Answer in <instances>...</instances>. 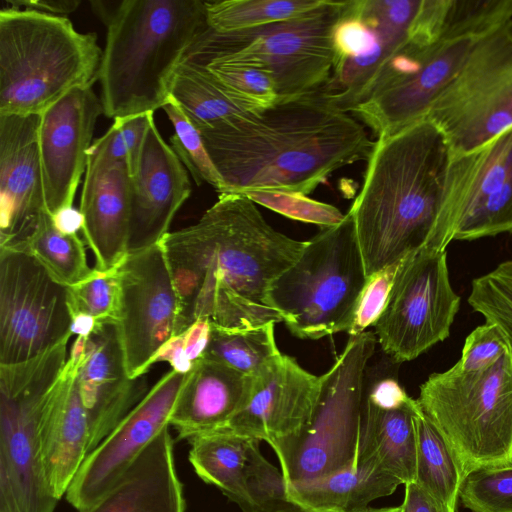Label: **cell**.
<instances>
[{
	"mask_svg": "<svg viewBox=\"0 0 512 512\" xmlns=\"http://www.w3.org/2000/svg\"><path fill=\"white\" fill-rule=\"evenodd\" d=\"M51 217L55 227L60 232L68 235L77 234L84 225L82 212L74 206L64 207Z\"/></svg>",
	"mask_w": 512,
	"mask_h": 512,
	"instance_id": "681fc988",
	"label": "cell"
},
{
	"mask_svg": "<svg viewBox=\"0 0 512 512\" xmlns=\"http://www.w3.org/2000/svg\"><path fill=\"white\" fill-rule=\"evenodd\" d=\"M404 486L405 494L401 504L402 512H445L415 481Z\"/></svg>",
	"mask_w": 512,
	"mask_h": 512,
	"instance_id": "7dc6e473",
	"label": "cell"
},
{
	"mask_svg": "<svg viewBox=\"0 0 512 512\" xmlns=\"http://www.w3.org/2000/svg\"><path fill=\"white\" fill-rule=\"evenodd\" d=\"M67 286L30 254L0 248V365L28 361L72 333Z\"/></svg>",
	"mask_w": 512,
	"mask_h": 512,
	"instance_id": "7c38bea8",
	"label": "cell"
},
{
	"mask_svg": "<svg viewBox=\"0 0 512 512\" xmlns=\"http://www.w3.org/2000/svg\"><path fill=\"white\" fill-rule=\"evenodd\" d=\"M422 411L445 438L464 473L505 467L512 452V349L492 367L465 372L456 363L421 385Z\"/></svg>",
	"mask_w": 512,
	"mask_h": 512,
	"instance_id": "52a82bcc",
	"label": "cell"
},
{
	"mask_svg": "<svg viewBox=\"0 0 512 512\" xmlns=\"http://www.w3.org/2000/svg\"><path fill=\"white\" fill-rule=\"evenodd\" d=\"M121 284L118 266L108 271H97L87 279L67 287L71 315L85 313L97 323L116 322L120 311Z\"/></svg>",
	"mask_w": 512,
	"mask_h": 512,
	"instance_id": "74e56055",
	"label": "cell"
},
{
	"mask_svg": "<svg viewBox=\"0 0 512 512\" xmlns=\"http://www.w3.org/2000/svg\"><path fill=\"white\" fill-rule=\"evenodd\" d=\"M450 160L444 135L426 118L377 137L348 211L368 278L426 244Z\"/></svg>",
	"mask_w": 512,
	"mask_h": 512,
	"instance_id": "3957f363",
	"label": "cell"
},
{
	"mask_svg": "<svg viewBox=\"0 0 512 512\" xmlns=\"http://www.w3.org/2000/svg\"><path fill=\"white\" fill-rule=\"evenodd\" d=\"M102 51L94 33L64 17L0 11V115H41L76 88L92 87Z\"/></svg>",
	"mask_w": 512,
	"mask_h": 512,
	"instance_id": "5b68a950",
	"label": "cell"
},
{
	"mask_svg": "<svg viewBox=\"0 0 512 512\" xmlns=\"http://www.w3.org/2000/svg\"><path fill=\"white\" fill-rule=\"evenodd\" d=\"M153 116L154 113H146L114 119L119 124L125 139L128 151L127 166L131 177L137 171L149 124Z\"/></svg>",
	"mask_w": 512,
	"mask_h": 512,
	"instance_id": "ee69618b",
	"label": "cell"
},
{
	"mask_svg": "<svg viewBox=\"0 0 512 512\" xmlns=\"http://www.w3.org/2000/svg\"><path fill=\"white\" fill-rule=\"evenodd\" d=\"M503 89L505 97L512 106V66L510 67L505 76Z\"/></svg>",
	"mask_w": 512,
	"mask_h": 512,
	"instance_id": "816d5d0a",
	"label": "cell"
},
{
	"mask_svg": "<svg viewBox=\"0 0 512 512\" xmlns=\"http://www.w3.org/2000/svg\"><path fill=\"white\" fill-rule=\"evenodd\" d=\"M358 512H402V508H401V505L393 506V507H381V508L367 507L366 509H363Z\"/></svg>",
	"mask_w": 512,
	"mask_h": 512,
	"instance_id": "f5cc1de1",
	"label": "cell"
},
{
	"mask_svg": "<svg viewBox=\"0 0 512 512\" xmlns=\"http://www.w3.org/2000/svg\"><path fill=\"white\" fill-rule=\"evenodd\" d=\"M220 194L270 189L309 195L335 171L367 160L375 141L324 91L199 131Z\"/></svg>",
	"mask_w": 512,
	"mask_h": 512,
	"instance_id": "7a4b0ae2",
	"label": "cell"
},
{
	"mask_svg": "<svg viewBox=\"0 0 512 512\" xmlns=\"http://www.w3.org/2000/svg\"><path fill=\"white\" fill-rule=\"evenodd\" d=\"M20 251L33 256L57 282L67 287L94 272L88 265L83 241L77 234L60 232L47 211Z\"/></svg>",
	"mask_w": 512,
	"mask_h": 512,
	"instance_id": "4dcf8cb0",
	"label": "cell"
},
{
	"mask_svg": "<svg viewBox=\"0 0 512 512\" xmlns=\"http://www.w3.org/2000/svg\"><path fill=\"white\" fill-rule=\"evenodd\" d=\"M376 340L370 331L349 337L321 376L320 396L309 423L295 439L272 449L285 482L320 477L357 462L365 373Z\"/></svg>",
	"mask_w": 512,
	"mask_h": 512,
	"instance_id": "30bf717a",
	"label": "cell"
},
{
	"mask_svg": "<svg viewBox=\"0 0 512 512\" xmlns=\"http://www.w3.org/2000/svg\"><path fill=\"white\" fill-rule=\"evenodd\" d=\"M417 405L393 377L365 384L357 462L377 468L400 485L415 481Z\"/></svg>",
	"mask_w": 512,
	"mask_h": 512,
	"instance_id": "d6986e66",
	"label": "cell"
},
{
	"mask_svg": "<svg viewBox=\"0 0 512 512\" xmlns=\"http://www.w3.org/2000/svg\"><path fill=\"white\" fill-rule=\"evenodd\" d=\"M191 372V371H190ZM189 373L171 370L86 456L65 496L79 512L97 501L153 439L169 425Z\"/></svg>",
	"mask_w": 512,
	"mask_h": 512,
	"instance_id": "5bb4252c",
	"label": "cell"
},
{
	"mask_svg": "<svg viewBox=\"0 0 512 512\" xmlns=\"http://www.w3.org/2000/svg\"><path fill=\"white\" fill-rule=\"evenodd\" d=\"M211 330V322L206 318H199L182 333L185 354L190 361L196 362L203 356L210 340Z\"/></svg>",
	"mask_w": 512,
	"mask_h": 512,
	"instance_id": "bcb514c9",
	"label": "cell"
},
{
	"mask_svg": "<svg viewBox=\"0 0 512 512\" xmlns=\"http://www.w3.org/2000/svg\"><path fill=\"white\" fill-rule=\"evenodd\" d=\"M105 24L98 80L113 119L163 108L179 65L209 29L201 0H122Z\"/></svg>",
	"mask_w": 512,
	"mask_h": 512,
	"instance_id": "277c9868",
	"label": "cell"
},
{
	"mask_svg": "<svg viewBox=\"0 0 512 512\" xmlns=\"http://www.w3.org/2000/svg\"><path fill=\"white\" fill-rule=\"evenodd\" d=\"M168 362L172 370L179 373H189L195 362L190 361L185 354L183 334L175 335L169 339L154 355L150 367L157 362Z\"/></svg>",
	"mask_w": 512,
	"mask_h": 512,
	"instance_id": "f6af8a7d",
	"label": "cell"
},
{
	"mask_svg": "<svg viewBox=\"0 0 512 512\" xmlns=\"http://www.w3.org/2000/svg\"><path fill=\"white\" fill-rule=\"evenodd\" d=\"M250 378L244 406L220 430L265 441L272 449L295 439L313 416L321 376L280 352Z\"/></svg>",
	"mask_w": 512,
	"mask_h": 512,
	"instance_id": "9a60e30c",
	"label": "cell"
},
{
	"mask_svg": "<svg viewBox=\"0 0 512 512\" xmlns=\"http://www.w3.org/2000/svg\"><path fill=\"white\" fill-rule=\"evenodd\" d=\"M468 303L501 329L512 349V259L475 278Z\"/></svg>",
	"mask_w": 512,
	"mask_h": 512,
	"instance_id": "d590c367",
	"label": "cell"
},
{
	"mask_svg": "<svg viewBox=\"0 0 512 512\" xmlns=\"http://www.w3.org/2000/svg\"><path fill=\"white\" fill-rule=\"evenodd\" d=\"M504 232H512V170L454 240H475Z\"/></svg>",
	"mask_w": 512,
	"mask_h": 512,
	"instance_id": "60d3db41",
	"label": "cell"
},
{
	"mask_svg": "<svg viewBox=\"0 0 512 512\" xmlns=\"http://www.w3.org/2000/svg\"><path fill=\"white\" fill-rule=\"evenodd\" d=\"M255 204L264 206L293 220L312 223L321 228L335 226L343 221V214L335 206L313 200L307 195L270 190L257 189L243 193Z\"/></svg>",
	"mask_w": 512,
	"mask_h": 512,
	"instance_id": "ab89813d",
	"label": "cell"
},
{
	"mask_svg": "<svg viewBox=\"0 0 512 512\" xmlns=\"http://www.w3.org/2000/svg\"><path fill=\"white\" fill-rule=\"evenodd\" d=\"M170 96L199 131L250 113L226 94L191 49L177 69Z\"/></svg>",
	"mask_w": 512,
	"mask_h": 512,
	"instance_id": "f1b7e54d",
	"label": "cell"
},
{
	"mask_svg": "<svg viewBox=\"0 0 512 512\" xmlns=\"http://www.w3.org/2000/svg\"><path fill=\"white\" fill-rule=\"evenodd\" d=\"M402 260L384 267L368 278L358 299L352 323L347 330L349 336L359 335L368 327L375 326L386 307Z\"/></svg>",
	"mask_w": 512,
	"mask_h": 512,
	"instance_id": "b9f144b4",
	"label": "cell"
},
{
	"mask_svg": "<svg viewBox=\"0 0 512 512\" xmlns=\"http://www.w3.org/2000/svg\"><path fill=\"white\" fill-rule=\"evenodd\" d=\"M459 306L446 251L423 246L399 266L386 307L375 324L377 341L395 362L413 360L449 336Z\"/></svg>",
	"mask_w": 512,
	"mask_h": 512,
	"instance_id": "8fae6325",
	"label": "cell"
},
{
	"mask_svg": "<svg viewBox=\"0 0 512 512\" xmlns=\"http://www.w3.org/2000/svg\"><path fill=\"white\" fill-rule=\"evenodd\" d=\"M346 1L325 0L294 19L247 30L210 28L191 50L204 63L246 65L269 73L279 102L323 91L334 67L333 30Z\"/></svg>",
	"mask_w": 512,
	"mask_h": 512,
	"instance_id": "ba28073f",
	"label": "cell"
},
{
	"mask_svg": "<svg viewBox=\"0 0 512 512\" xmlns=\"http://www.w3.org/2000/svg\"><path fill=\"white\" fill-rule=\"evenodd\" d=\"M102 113L101 99L86 87L70 91L40 115L39 153L45 206L51 216L73 206Z\"/></svg>",
	"mask_w": 512,
	"mask_h": 512,
	"instance_id": "2e32d148",
	"label": "cell"
},
{
	"mask_svg": "<svg viewBox=\"0 0 512 512\" xmlns=\"http://www.w3.org/2000/svg\"><path fill=\"white\" fill-rule=\"evenodd\" d=\"M64 340L44 353L0 365V512H54L38 433L44 402L67 361Z\"/></svg>",
	"mask_w": 512,
	"mask_h": 512,
	"instance_id": "9c48e42d",
	"label": "cell"
},
{
	"mask_svg": "<svg viewBox=\"0 0 512 512\" xmlns=\"http://www.w3.org/2000/svg\"><path fill=\"white\" fill-rule=\"evenodd\" d=\"M325 0H226L205 1L209 28L231 33L302 16Z\"/></svg>",
	"mask_w": 512,
	"mask_h": 512,
	"instance_id": "d6a6232c",
	"label": "cell"
},
{
	"mask_svg": "<svg viewBox=\"0 0 512 512\" xmlns=\"http://www.w3.org/2000/svg\"><path fill=\"white\" fill-rule=\"evenodd\" d=\"M512 170V127L484 145L452 156L442 204L432 233L424 246L446 251L457 233Z\"/></svg>",
	"mask_w": 512,
	"mask_h": 512,
	"instance_id": "7402d4cb",
	"label": "cell"
},
{
	"mask_svg": "<svg viewBox=\"0 0 512 512\" xmlns=\"http://www.w3.org/2000/svg\"><path fill=\"white\" fill-rule=\"evenodd\" d=\"M479 38L461 37L432 46L421 67L370 93L349 113L379 137L426 118L439 94L454 78Z\"/></svg>",
	"mask_w": 512,
	"mask_h": 512,
	"instance_id": "ac0fdd59",
	"label": "cell"
},
{
	"mask_svg": "<svg viewBox=\"0 0 512 512\" xmlns=\"http://www.w3.org/2000/svg\"><path fill=\"white\" fill-rule=\"evenodd\" d=\"M506 466H512V452H511V456H510V459L508 461V464Z\"/></svg>",
	"mask_w": 512,
	"mask_h": 512,
	"instance_id": "db71d44e",
	"label": "cell"
},
{
	"mask_svg": "<svg viewBox=\"0 0 512 512\" xmlns=\"http://www.w3.org/2000/svg\"><path fill=\"white\" fill-rule=\"evenodd\" d=\"M274 322L250 329H223L212 324L208 346L201 358L252 376L276 357Z\"/></svg>",
	"mask_w": 512,
	"mask_h": 512,
	"instance_id": "1f68e13d",
	"label": "cell"
},
{
	"mask_svg": "<svg viewBox=\"0 0 512 512\" xmlns=\"http://www.w3.org/2000/svg\"><path fill=\"white\" fill-rule=\"evenodd\" d=\"M305 243L275 230L245 195L219 194L196 223L159 242L178 296L176 335L199 318L223 329L281 322L269 289Z\"/></svg>",
	"mask_w": 512,
	"mask_h": 512,
	"instance_id": "6da1fadb",
	"label": "cell"
},
{
	"mask_svg": "<svg viewBox=\"0 0 512 512\" xmlns=\"http://www.w3.org/2000/svg\"><path fill=\"white\" fill-rule=\"evenodd\" d=\"M250 381V376L200 358L177 398L169 425L179 439L187 440L222 429L244 406Z\"/></svg>",
	"mask_w": 512,
	"mask_h": 512,
	"instance_id": "484cf974",
	"label": "cell"
},
{
	"mask_svg": "<svg viewBox=\"0 0 512 512\" xmlns=\"http://www.w3.org/2000/svg\"><path fill=\"white\" fill-rule=\"evenodd\" d=\"M252 440L225 430L188 439V458L197 476L218 488L241 512L249 509L245 477Z\"/></svg>",
	"mask_w": 512,
	"mask_h": 512,
	"instance_id": "83f0119b",
	"label": "cell"
},
{
	"mask_svg": "<svg viewBox=\"0 0 512 512\" xmlns=\"http://www.w3.org/2000/svg\"><path fill=\"white\" fill-rule=\"evenodd\" d=\"M167 425L97 501L80 512H185Z\"/></svg>",
	"mask_w": 512,
	"mask_h": 512,
	"instance_id": "d4e9b609",
	"label": "cell"
},
{
	"mask_svg": "<svg viewBox=\"0 0 512 512\" xmlns=\"http://www.w3.org/2000/svg\"><path fill=\"white\" fill-rule=\"evenodd\" d=\"M131 185L126 163L88 151L80 211L82 232L97 271L115 268L128 254Z\"/></svg>",
	"mask_w": 512,
	"mask_h": 512,
	"instance_id": "603a6c76",
	"label": "cell"
},
{
	"mask_svg": "<svg viewBox=\"0 0 512 512\" xmlns=\"http://www.w3.org/2000/svg\"><path fill=\"white\" fill-rule=\"evenodd\" d=\"M6 2L11 8H24L54 15L72 13L80 5L78 0H7Z\"/></svg>",
	"mask_w": 512,
	"mask_h": 512,
	"instance_id": "c3c4849f",
	"label": "cell"
},
{
	"mask_svg": "<svg viewBox=\"0 0 512 512\" xmlns=\"http://www.w3.org/2000/svg\"><path fill=\"white\" fill-rule=\"evenodd\" d=\"M510 349L501 329L490 322L475 328L465 339L456 365L465 372H476L494 366Z\"/></svg>",
	"mask_w": 512,
	"mask_h": 512,
	"instance_id": "7bdbcfd3",
	"label": "cell"
},
{
	"mask_svg": "<svg viewBox=\"0 0 512 512\" xmlns=\"http://www.w3.org/2000/svg\"><path fill=\"white\" fill-rule=\"evenodd\" d=\"M118 271L117 326L128 375L138 379L158 350L176 335L178 296L160 244L128 253Z\"/></svg>",
	"mask_w": 512,
	"mask_h": 512,
	"instance_id": "4fadbf2b",
	"label": "cell"
},
{
	"mask_svg": "<svg viewBox=\"0 0 512 512\" xmlns=\"http://www.w3.org/2000/svg\"><path fill=\"white\" fill-rule=\"evenodd\" d=\"M191 194L187 169L152 117L131 185L128 253L159 244Z\"/></svg>",
	"mask_w": 512,
	"mask_h": 512,
	"instance_id": "ffe728a7",
	"label": "cell"
},
{
	"mask_svg": "<svg viewBox=\"0 0 512 512\" xmlns=\"http://www.w3.org/2000/svg\"><path fill=\"white\" fill-rule=\"evenodd\" d=\"M259 440L253 439L246 467L247 512H300L287 497L286 482L281 469L261 453Z\"/></svg>",
	"mask_w": 512,
	"mask_h": 512,
	"instance_id": "8d00e7d4",
	"label": "cell"
},
{
	"mask_svg": "<svg viewBox=\"0 0 512 512\" xmlns=\"http://www.w3.org/2000/svg\"><path fill=\"white\" fill-rule=\"evenodd\" d=\"M40 115H0V248L21 250L46 212Z\"/></svg>",
	"mask_w": 512,
	"mask_h": 512,
	"instance_id": "e0dca14e",
	"label": "cell"
},
{
	"mask_svg": "<svg viewBox=\"0 0 512 512\" xmlns=\"http://www.w3.org/2000/svg\"><path fill=\"white\" fill-rule=\"evenodd\" d=\"M459 500L472 512H512V466L469 472L462 481Z\"/></svg>",
	"mask_w": 512,
	"mask_h": 512,
	"instance_id": "f35d334b",
	"label": "cell"
},
{
	"mask_svg": "<svg viewBox=\"0 0 512 512\" xmlns=\"http://www.w3.org/2000/svg\"><path fill=\"white\" fill-rule=\"evenodd\" d=\"M97 321L92 316L85 313H75L71 315L70 331L77 336L89 337L94 331Z\"/></svg>",
	"mask_w": 512,
	"mask_h": 512,
	"instance_id": "f907efd6",
	"label": "cell"
},
{
	"mask_svg": "<svg viewBox=\"0 0 512 512\" xmlns=\"http://www.w3.org/2000/svg\"><path fill=\"white\" fill-rule=\"evenodd\" d=\"M205 64L226 94L246 111L260 113L279 102L274 79L266 71L246 65Z\"/></svg>",
	"mask_w": 512,
	"mask_h": 512,
	"instance_id": "836d02e7",
	"label": "cell"
},
{
	"mask_svg": "<svg viewBox=\"0 0 512 512\" xmlns=\"http://www.w3.org/2000/svg\"><path fill=\"white\" fill-rule=\"evenodd\" d=\"M368 280L351 214L321 228L271 284L269 302L289 331L320 339L349 329Z\"/></svg>",
	"mask_w": 512,
	"mask_h": 512,
	"instance_id": "8992f818",
	"label": "cell"
},
{
	"mask_svg": "<svg viewBox=\"0 0 512 512\" xmlns=\"http://www.w3.org/2000/svg\"><path fill=\"white\" fill-rule=\"evenodd\" d=\"M78 372L66 361L39 419L42 461L51 491L59 500L89 453V420L77 384Z\"/></svg>",
	"mask_w": 512,
	"mask_h": 512,
	"instance_id": "cb8c5ba5",
	"label": "cell"
},
{
	"mask_svg": "<svg viewBox=\"0 0 512 512\" xmlns=\"http://www.w3.org/2000/svg\"><path fill=\"white\" fill-rule=\"evenodd\" d=\"M398 486L377 468L356 462L320 477L286 482V494L300 512H358Z\"/></svg>",
	"mask_w": 512,
	"mask_h": 512,
	"instance_id": "4316f807",
	"label": "cell"
},
{
	"mask_svg": "<svg viewBox=\"0 0 512 512\" xmlns=\"http://www.w3.org/2000/svg\"><path fill=\"white\" fill-rule=\"evenodd\" d=\"M77 384L89 420L90 453L146 395L128 375L116 322L97 323L87 338Z\"/></svg>",
	"mask_w": 512,
	"mask_h": 512,
	"instance_id": "44dd1931",
	"label": "cell"
},
{
	"mask_svg": "<svg viewBox=\"0 0 512 512\" xmlns=\"http://www.w3.org/2000/svg\"><path fill=\"white\" fill-rule=\"evenodd\" d=\"M414 419L417 436L415 482L445 512H456L459 491L464 479L462 467L450 445L419 404Z\"/></svg>",
	"mask_w": 512,
	"mask_h": 512,
	"instance_id": "f546056e",
	"label": "cell"
},
{
	"mask_svg": "<svg viewBox=\"0 0 512 512\" xmlns=\"http://www.w3.org/2000/svg\"><path fill=\"white\" fill-rule=\"evenodd\" d=\"M163 110L174 129L170 137V146L177 157L190 172L197 186L206 182L220 194L224 184L206 150L199 130L171 96Z\"/></svg>",
	"mask_w": 512,
	"mask_h": 512,
	"instance_id": "e575fe53",
	"label": "cell"
}]
</instances>
